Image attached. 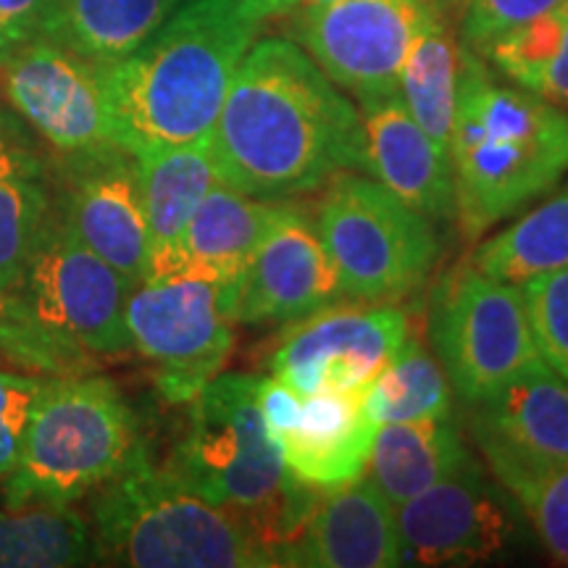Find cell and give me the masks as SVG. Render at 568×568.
Here are the masks:
<instances>
[{
	"mask_svg": "<svg viewBox=\"0 0 568 568\" xmlns=\"http://www.w3.org/2000/svg\"><path fill=\"white\" fill-rule=\"evenodd\" d=\"M219 180L282 203L358 169L361 116L303 45L255 40L211 132Z\"/></svg>",
	"mask_w": 568,
	"mask_h": 568,
	"instance_id": "1",
	"label": "cell"
},
{
	"mask_svg": "<svg viewBox=\"0 0 568 568\" xmlns=\"http://www.w3.org/2000/svg\"><path fill=\"white\" fill-rule=\"evenodd\" d=\"M258 27L243 0H182L138 51L98 63L116 145L140 155L209 140Z\"/></svg>",
	"mask_w": 568,
	"mask_h": 568,
	"instance_id": "2",
	"label": "cell"
},
{
	"mask_svg": "<svg viewBox=\"0 0 568 568\" xmlns=\"http://www.w3.org/2000/svg\"><path fill=\"white\" fill-rule=\"evenodd\" d=\"M456 219L466 240L548 195L568 174V111L503 84L464 45L450 145Z\"/></svg>",
	"mask_w": 568,
	"mask_h": 568,
	"instance_id": "3",
	"label": "cell"
},
{
	"mask_svg": "<svg viewBox=\"0 0 568 568\" xmlns=\"http://www.w3.org/2000/svg\"><path fill=\"white\" fill-rule=\"evenodd\" d=\"M258 376L216 374L187 403V429L166 468L261 539L276 566L301 535L318 489L290 474L261 414Z\"/></svg>",
	"mask_w": 568,
	"mask_h": 568,
	"instance_id": "4",
	"label": "cell"
},
{
	"mask_svg": "<svg viewBox=\"0 0 568 568\" xmlns=\"http://www.w3.org/2000/svg\"><path fill=\"white\" fill-rule=\"evenodd\" d=\"M98 564L132 568H272L276 560L230 510L213 506L145 445L95 493Z\"/></svg>",
	"mask_w": 568,
	"mask_h": 568,
	"instance_id": "5",
	"label": "cell"
},
{
	"mask_svg": "<svg viewBox=\"0 0 568 568\" xmlns=\"http://www.w3.org/2000/svg\"><path fill=\"white\" fill-rule=\"evenodd\" d=\"M124 395L105 376H45L3 506H74L116 477L140 450Z\"/></svg>",
	"mask_w": 568,
	"mask_h": 568,
	"instance_id": "6",
	"label": "cell"
},
{
	"mask_svg": "<svg viewBox=\"0 0 568 568\" xmlns=\"http://www.w3.org/2000/svg\"><path fill=\"white\" fill-rule=\"evenodd\" d=\"M316 226L347 301H406L443 255L435 222L366 174L339 172L326 182Z\"/></svg>",
	"mask_w": 568,
	"mask_h": 568,
	"instance_id": "7",
	"label": "cell"
},
{
	"mask_svg": "<svg viewBox=\"0 0 568 568\" xmlns=\"http://www.w3.org/2000/svg\"><path fill=\"white\" fill-rule=\"evenodd\" d=\"M429 339L468 406L542 364L521 287L471 264L445 272L432 290Z\"/></svg>",
	"mask_w": 568,
	"mask_h": 568,
	"instance_id": "8",
	"label": "cell"
},
{
	"mask_svg": "<svg viewBox=\"0 0 568 568\" xmlns=\"http://www.w3.org/2000/svg\"><path fill=\"white\" fill-rule=\"evenodd\" d=\"M224 284L197 276L142 280L126 301L132 351L153 366V382L169 403L187 406L232 353Z\"/></svg>",
	"mask_w": 568,
	"mask_h": 568,
	"instance_id": "9",
	"label": "cell"
},
{
	"mask_svg": "<svg viewBox=\"0 0 568 568\" xmlns=\"http://www.w3.org/2000/svg\"><path fill=\"white\" fill-rule=\"evenodd\" d=\"M132 287L130 276L77 237L53 201L19 282L34 314L90 355H119L132 351L126 332Z\"/></svg>",
	"mask_w": 568,
	"mask_h": 568,
	"instance_id": "10",
	"label": "cell"
},
{
	"mask_svg": "<svg viewBox=\"0 0 568 568\" xmlns=\"http://www.w3.org/2000/svg\"><path fill=\"white\" fill-rule=\"evenodd\" d=\"M0 84L11 111L61 163L119 148L98 63L59 42L38 34L13 48L0 67Z\"/></svg>",
	"mask_w": 568,
	"mask_h": 568,
	"instance_id": "11",
	"label": "cell"
},
{
	"mask_svg": "<svg viewBox=\"0 0 568 568\" xmlns=\"http://www.w3.org/2000/svg\"><path fill=\"white\" fill-rule=\"evenodd\" d=\"M510 500L471 458L395 508L403 566H474L506 556L521 535Z\"/></svg>",
	"mask_w": 568,
	"mask_h": 568,
	"instance_id": "12",
	"label": "cell"
},
{
	"mask_svg": "<svg viewBox=\"0 0 568 568\" xmlns=\"http://www.w3.org/2000/svg\"><path fill=\"white\" fill-rule=\"evenodd\" d=\"M429 0H332L303 6L297 45L355 101L397 92L400 69L414 45Z\"/></svg>",
	"mask_w": 568,
	"mask_h": 568,
	"instance_id": "13",
	"label": "cell"
},
{
	"mask_svg": "<svg viewBox=\"0 0 568 568\" xmlns=\"http://www.w3.org/2000/svg\"><path fill=\"white\" fill-rule=\"evenodd\" d=\"M347 301L316 219L284 203L243 274L224 284L226 314L237 324H293Z\"/></svg>",
	"mask_w": 568,
	"mask_h": 568,
	"instance_id": "14",
	"label": "cell"
},
{
	"mask_svg": "<svg viewBox=\"0 0 568 568\" xmlns=\"http://www.w3.org/2000/svg\"><path fill=\"white\" fill-rule=\"evenodd\" d=\"M408 337L403 311L329 305L301 318L268 361V372L301 397L372 385Z\"/></svg>",
	"mask_w": 568,
	"mask_h": 568,
	"instance_id": "15",
	"label": "cell"
},
{
	"mask_svg": "<svg viewBox=\"0 0 568 568\" xmlns=\"http://www.w3.org/2000/svg\"><path fill=\"white\" fill-rule=\"evenodd\" d=\"M468 426L506 489L568 466V382L542 361L474 403Z\"/></svg>",
	"mask_w": 568,
	"mask_h": 568,
	"instance_id": "16",
	"label": "cell"
},
{
	"mask_svg": "<svg viewBox=\"0 0 568 568\" xmlns=\"http://www.w3.org/2000/svg\"><path fill=\"white\" fill-rule=\"evenodd\" d=\"M67 190L59 209L77 237L105 264L138 284L148 274L145 209H142L138 161L124 148L63 163Z\"/></svg>",
	"mask_w": 568,
	"mask_h": 568,
	"instance_id": "17",
	"label": "cell"
},
{
	"mask_svg": "<svg viewBox=\"0 0 568 568\" xmlns=\"http://www.w3.org/2000/svg\"><path fill=\"white\" fill-rule=\"evenodd\" d=\"M358 172L432 222L456 219V182L450 153L410 116L400 92L358 101Z\"/></svg>",
	"mask_w": 568,
	"mask_h": 568,
	"instance_id": "18",
	"label": "cell"
},
{
	"mask_svg": "<svg viewBox=\"0 0 568 568\" xmlns=\"http://www.w3.org/2000/svg\"><path fill=\"white\" fill-rule=\"evenodd\" d=\"M322 495L305 518L301 535L284 552V566H403L395 506L372 477H358Z\"/></svg>",
	"mask_w": 568,
	"mask_h": 568,
	"instance_id": "19",
	"label": "cell"
},
{
	"mask_svg": "<svg viewBox=\"0 0 568 568\" xmlns=\"http://www.w3.org/2000/svg\"><path fill=\"white\" fill-rule=\"evenodd\" d=\"M366 393L368 385L303 397L295 424L276 439L295 479L326 493L364 477L376 435Z\"/></svg>",
	"mask_w": 568,
	"mask_h": 568,
	"instance_id": "20",
	"label": "cell"
},
{
	"mask_svg": "<svg viewBox=\"0 0 568 568\" xmlns=\"http://www.w3.org/2000/svg\"><path fill=\"white\" fill-rule=\"evenodd\" d=\"M134 161H138L142 209L151 237L145 280H161L172 274L190 219L205 193L219 182L211 138L187 145L155 148L134 155Z\"/></svg>",
	"mask_w": 568,
	"mask_h": 568,
	"instance_id": "21",
	"label": "cell"
},
{
	"mask_svg": "<svg viewBox=\"0 0 568 568\" xmlns=\"http://www.w3.org/2000/svg\"><path fill=\"white\" fill-rule=\"evenodd\" d=\"M282 205L258 201L219 180L190 219L169 276L234 282L280 219Z\"/></svg>",
	"mask_w": 568,
	"mask_h": 568,
	"instance_id": "22",
	"label": "cell"
},
{
	"mask_svg": "<svg viewBox=\"0 0 568 568\" xmlns=\"http://www.w3.org/2000/svg\"><path fill=\"white\" fill-rule=\"evenodd\" d=\"M34 134L0 109V287H19L27 255L51 211V180Z\"/></svg>",
	"mask_w": 568,
	"mask_h": 568,
	"instance_id": "23",
	"label": "cell"
},
{
	"mask_svg": "<svg viewBox=\"0 0 568 568\" xmlns=\"http://www.w3.org/2000/svg\"><path fill=\"white\" fill-rule=\"evenodd\" d=\"M471 458L453 416H439L376 426L366 471L397 508L456 474Z\"/></svg>",
	"mask_w": 568,
	"mask_h": 568,
	"instance_id": "24",
	"label": "cell"
},
{
	"mask_svg": "<svg viewBox=\"0 0 568 568\" xmlns=\"http://www.w3.org/2000/svg\"><path fill=\"white\" fill-rule=\"evenodd\" d=\"M180 6L182 0H53L40 34L92 63H113L153 38Z\"/></svg>",
	"mask_w": 568,
	"mask_h": 568,
	"instance_id": "25",
	"label": "cell"
},
{
	"mask_svg": "<svg viewBox=\"0 0 568 568\" xmlns=\"http://www.w3.org/2000/svg\"><path fill=\"white\" fill-rule=\"evenodd\" d=\"M460 59H464V42L458 24H453V17L432 6L400 69L397 92L408 105L410 116L445 151L456 122Z\"/></svg>",
	"mask_w": 568,
	"mask_h": 568,
	"instance_id": "26",
	"label": "cell"
},
{
	"mask_svg": "<svg viewBox=\"0 0 568 568\" xmlns=\"http://www.w3.org/2000/svg\"><path fill=\"white\" fill-rule=\"evenodd\" d=\"M98 564L92 524L74 506L0 510V568H71Z\"/></svg>",
	"mask_w": 568,
	"mask_h": 568,
	"instance_id": "27",
	"label": "cell"
},
{
	"mask_svg": "<svg viewBox=\"0 0 568 568\" xmlns=\"http://www.w3.org/2000/svg\"><path fill=\"white\" fill-rule=\"evenodd\" d=\"M471 266L500 282L521 284L568 266V184L474 251Z\"/></svg>",
	"mask_w": 568,
	"mask_h": 568,
	"instance_id": "28",
	"label": "cell"
},
{
	"mask_svg": "<svg viewBox=\"0 0 568 568\" xmlns=\"http://www.w3.org/2000/svg\"><path fill=\"white\" fill-rule=\"evenodd\" d=\"M366 410L376 426L453 414V385L443 364L410 332L368 385Z\"/></svg>",
	"mask_w": 568,
	"mask_h": 568,
	"instance_id": "29",
	"label": "cell"
},
{
	"mask_svg": "<svg viewBox=\"0 0 568 568\" xmlns=\"http://www.w3.org/2000/svg\"><path fill=\"white\" fill-rule=\"evenodd\" d=\"M481 59L518 88L568 111V3L503 34Z\"/></svg>",
	"mask_w": 568,
	"mask_h": 568,
	"instance_id": "30",
	"label": "cell"
},
{
	"mask_svg": "<svg viewBox=\"0 0 568 568\" xmlns=\"http://www.w3.org/2000/svg\"><path fill=\"white\" fill-rule=\"evenodd\" d=\"M0 358L42 376L88 374L92 366V355L42 322L19 287H0Z\"/></svg>",
	"mask_w": 568,
	"mask_h": 568,
	"instance_id": "31",
	"label": "cell"
},
{
	"mask_svg": "<svg viewBox=\"0 0 568 568\" xmlns=\"http://www.w3.org/2000/svg\"><path fill=\"white\" fill-rule=\"evenodd\" d=\"M539 358L568 382V266L535 274L521 284Z\"/></svg>",
	"mask_w": 568,
	"mask_h": 568,
	"instance_id": "32",
	"label": "cell"
},
{
	"mask_svg": "<svg viewBox=\"0 0 568 568\" xmlns=\"http://www.w3.org/2000/svg\"><path fill=\"white\" fill-rule=\"evenodd\" d=\"M558 564L568 566V466L550 468L508 489Z\"/></svg>",
	"mask_w": 568,
	"mask_h": 568,
	"instance_id": "33",
	"label": "cell"
},
{
	"mask_svg": "<svg viewBox=\"0 0 568 568\" xmlns=\"http://www.w3.org/2000/svg\"><path fill=\"white\" fill-rule=\"evenodd\" d=\"M568 0H464L458 17V34L466 48L485 55L503 34L529 24L545 13L560 9Z\"/></svg>",
	"mask_w": 568,
	"mask_h": 568,
	"instance_id": "34",
	"label": "cell"
},
{
	"mask_svg": "<svg viewBox=\"0 0 568 568\" xmlns=\"http://www.w3.org/2000/svg\"><path fill=\"white\" fill-rule=\"evenodd\" d=\"M45 376H30L0 368V481L17 468L27 424Z\"/></svg>",
	"mask_w": 568,
	"mask_h": 568,
	"instance_id": "35",
	"label": "cell"
},
{
	"mask_svg": "<svg viewBox=\"0 0 568 568\" xmlns=\"http://www.w3.org/2000/svg\"><path fill=\"white\" fill-rule=\"evenodd\" d=\"M53 0H0V32L11 45L38 38Z\"/></svg>",
	"mask_w": 568,
	"mask_h": 568,
	"instance_id": "36",
	"label": "cell"
},
{
	"mask_svg": "<svg viewBox=\"0 0 568 568\" xmlns=\"http://www.w3.org/2000/svg\"><path fill=\"white\" fill-rule=\"evenodd\" d=\"M301 3H303V0H243L245 9L261 21L268 19V17H280V13L301 9Z\"/></svg>",
	"mask_w": 568,
	"mask_h": 568,
	"instance_id": "37",
	"label": "cell"
},
{
	"mask_svg": "<svg viewBox=\"0 0 568 568\" xmlns=\"http://www.w3.org/2000/svg\"><path fill=\"white\" fill-rule=\"evenodd\" d=\"M429 3L435 6L437 11L447 13V17H456V21L460 17V9H464V0H429Z\"/></svg>",
	"mask_w": 568,
	"mask_h": 568,
	"instance_id": "38",
	"label": "cell"
},
{
	"mask_svg": "<svg viewBox=\"0 0 568 568\" xmlns=\"http://www.w3.org/2000/svg\"><path fill=\"white\" fill-rule=\"evenodd\" d=\"M13 48H17V45H11V42H9V40H6V34H3V32H0V67H3V63H6V59H9V55H11V51H13Z\"/></svg>",
	"mask_w": 568,
	"mask_h": 568,
	"instance_id": "39",
	"label": "cell"
},
{
	"mask_svg": "<svg viewBox=\"0 0 568 568\" xmlns=\"http://www.w3.org/2000/svg\"><path fill=\"white\" fill-rule=\"evenodd\" d=\"M322 3H332V0H303L301 6H322Z\"/></svg>",
	"mask_w": 568,
	"mask_h": 568,
	"instance_id": "40",
	"label": "cell"
}]
</instances>
